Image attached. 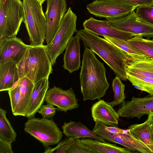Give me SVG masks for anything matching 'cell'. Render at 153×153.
Segmentation results:
<instances>
[{
    "instance_id": "27",
    "label": "cell",
    "mask_w": 153,
    "mask_h": 153,
    "mask_svg": "<svg viewBox=\"0 0 153 153\" xmlns=\"http://www.w3.org/2000/svg\"><path fill=\"white\" fill-rule=\"evenodd\" d=\"M112 86L114 99L113 101L108 103L114 107L121 104L124 101L126 98L124 92L125 85L122 82L121 79L116 76L113 80Z\"/></svg>"
},
{
    "instance_id": "22",
    "label": "cell",
    "mask_w": 153,
    "mask_h": 153,
    "mask_svg": "<svg viewBox=\"0 0 153 153\" xmlns=\"http://www.w3.org/2000/svg\"><path fill=\"white\" fill-rule=\"evenodd\" d=\"M149 115L146 120L140 124H132L128 127L130 133L135 138L144 143L153 153V133Z\"/></svg>"
},
{
    "instance_id": "31",
    "label": "cell",
    "mask_w": 153,
    "mask_h": 153,
    "mask_svg": "<svg viewBox=\"0 0 153 153\" xmlns=\"http://www.w3.org/2000/svg\"><path fill=\"white\" fill-rule=\"evenodd\" d=\"M8 91L10 100L12 112L14 115L20 100V94L19 86L16 83Z\"/></svg>"
},
{
    "instance_id": "17",
    "label": "cell",
    "mask_w": 153,
    "mask_h": 153,
    "mask_svg": "<svg viewBox=\"0 0 153 153\" xmlns=\"http://www.w3.org/2000/svg\"><path fill=\"white\" fill-rule=\"evenodd\" d=\"M49 83L48 78H46L35 84L27 110V117L29 118L34 117L43 105Z\"/></svg>"
},
{
    "instance_id": "23",
    "label": "cell",
    "mask_w": 153,
    "mask_h": 153,
    "mask_svg": "<svg viewBox=\"0 0 153 153\" xmlns=\"http://www.w3.org/2000/svg\"><path fill=\"white\" fill-rule=\"evenodd\" d=\"M80 142L93 153H131L127 148H123L107 142L89 138H81Z\"/></svg>"
},
{
    "instance_id": "20",
    "label": "cell",
    "mask_w": 153,
    "mask_h": 153,
    "mask_svg": "<svg viewBox=\"0 0 153 153\" xmlns=\"http://www.w3.org/2000/svg\"><path fill=\"white\" fill-rule=\"evenodd\" d=\"M62 128L63 133L66 137L92 138L103 142H107L80 121L77 122L71 120L68 123L65 122L62 126Z\"/></svg>"
},
{
    "instance_id": "30",
    "label": "cell",
    "mask_w": 153,
    "mask_h": 153,
    "mask_svg": "<svg viewBox=\"0 0 153 153\" xmlns=\"http://www.w3.org/2000/svg\"><path fill=\"white\" fill-rule=\"evenodd\" d=\"M136 13L142 20L153 25V5L138 6Z\"/></svg>"
},
{
    "instance_id": "2",
    "label": "cell",
    "mask_w": 153,
    "mask_h": 153,
    "mask_svg": "<svg viewBox=\"0 0 153 153\" xmlns=\"http://www.w3.org/2000/svg\"><path fill=\"white\" fill-rule=\"evenodd\" d=\"M85 47L99 56L122 80L127 79L125 63L129 56L105 38L85 29L76 32Z\"/></svg>"
},
{
    "instance_id": "10",
    "label": "cell",
    "mask_w": 153,
    "mask_h": 153,
    "mask_svg": "<svg viewBox=\"0 0 153 153\" xmlns=\"http://www.w3.org/2000/svg\"><path fill=\"white\" fill-rule=\"evenodd\" d=\"M45 40L47 44L53 39L67 11L66 0H46Z\"/></svg>"
},
{
    "instance_id": "28",
    "label": "cell",
    "mask_w": 153,
    "mask_h": 153,
    "mask_svg": "<svg viewBox=\"0 0 153 153\" xmlns=\"http://www.w3.org/2000/svg\"><path fill=\"white\" fill-rule=\"evenodd\" d=\"M104 37L108 41L126 52L129 56L140 57L146 56L132 45L127 43L126 40L106 36Z\"/></svg>"
},
{
    "instance_id": "7",
    "label": "cell",
    "mask_w": 153,
    "mask_h": 153,
    "mask_svg": "<svg viewBox=\"0 0 153 153\" xmlns=\"http://www.w3.org/2000/svg\"><path fill=\"white\" fill-rule=\"evenodd\" d=\"M77 18L76 14L69 7L53 39L46 45L48 54L53 65L56 63L57 57L65 50L74 33L77 31Z\"/></svg>"
},
{
    "instance_id": "11",
    "label": "cell",
    "mask_w": 153,
    "mask_h": 153,
    "mask_svg": "<svg viewBox=\"0 0 153 153\" xmlns=\"http://www.w3.org/2000/svg\"><path fill=\"white\" fill-rule=\"evenodd\" d=\"M121 104L117 112L122 117L139 119L144 115L153 113V95L149 94L142 97H133L131 100L124 101Z\"/></svg>"
},
{
    "instance_id": "32",
    "label": "cell",
    "mask_w": 153,
    "mask_h": 153,
    "mask_svg": "<svg viewBox=\"0 0 153 153\" xmlns=\"http://www.w3.org/2000/svg\"><path fill=\"white\" fill-rule=\"evenodd\" d=\"M49 104L42 105L38 111L43 117L50 119L53 117L56 114L57 108Z\"/></svg>"
},
{
    "instance_id": "37",
    "label": "cell",
    "mask_w": 153,
    "mask_h": 153,
    "mask_svg": "<svg viewBox=\"0 0 153 153\" xmlns=\"http://www.w3.org/2000/svg\"><path fill=\"white\" fill-rule=\"evenodd\" d=\"M151 126L152 129V132L153 133V125H151Z\"/></svg>"
},
{
    "instance_id": "4",
    "label": "cell",
    "mask_w": 153,
    "mask_h": 153,
    "mask_svg": "<svg viewBox=\"0 0 153 153\" xmlns=\"http://www.w3.org/2000/svg\"><path fill=\"white\" fill-rule=\"evenodd\" d=\"M25 24L31 44L43 45L45 40L46 20L42 4L38 0H23Z\"/></svg>"
},
{
    "instance_id": "18",
    "label": "cell",
    "mask_w": 153,
    "mask_h": 153,
    "mask_svg": "<svg viewBox=\"0 0 153 153\" xmlns=\"http://www.w3.org/2000/svg\"><path fill=\"white\" fill-rule=\"evenodd\" d=\"M126 72L134 73L153 79V59L129 56L125 63Z\"/></svg>"
},
{
    "instance_id": "33",
    "label": "cell",
    "mask_w": 153,
    "mask_h": 153,
    "mask_svg": "<svg viewBox=\"0 0 153 153\" xmlns=\"http://www.w3.org/2000/svg\"><path fill=\"white\" fill-rule=\"evenodd\" d=\"M12 143L0 138V153H13Z\"/></svg>"
},
{
    "instance_id": "3",
    "label": "cell",
    "mask_w": 153,
    "mask_h": 153,
    "mask_svg": "<svg viewBox=\"0 0 153 153\" xmlns=\"http://www.w3.org/2000/svg\"><path fill=\"white\" fill-rule=\"evenodd\" d=\"M53 65L46 45L30 44L28 45L24 55L17 64L19 79L26 77L35 84L49 77L52 73Z\"/></svg>"
},
{
    "instance_id": "13",
    "label": "cell",
    "mask_w": 153,
    "mask_h": 153,
    "mask_svg": "<svg viewBox=\"0 0 153 153\" xmlns=\"http://www.w3.org/2000/svg\"><path fill=\"white\" fill-rule=\"evenodd\" d=\"M27 46L16 37L0 38V65L11 60L17 64L24 55Z\"/></svg>"
},
{
    "instance_id": "1",
    "label": "cell",
    "mask_w": 153,
    "mask_h": 153,
    "mask_svg": "<svg viewBox=\"0 0 153 153\" xmlns=\"http://www.w3.org/2000/svg\"><path fill=\"white\" fill-rule=\"evenodd\" d=\"M106 72L103 63L98 59L95 53L85 47L79 76L83 101L100 100L106 94L110 85Z\"/></svg>"
},
{
    "instance_id": "26",
    "label": "cell",
    "mask_w": 153,
    "mask_h": 153,
    "mask_svg": "<svg viewBox=\"0 0 153 153\" xmlns=\"http://www.w3.org/2000/svg\"><path fill=\"white\" fill-rule=\"evenodd\" d=\"M7 111L0 108V138L11 142L16 141L17 134L6 117Z\"/></svg>"
},
{
    "instance_id": "21",
    "label": "cell",
    "mask_w": 153,
    "mask_h": 153,
    "mask_svg": "<svg viewBox=\"0 0 153 153\" xmlns=\"http://www.w3.org/2000/svg\"><path fill=\"white\" fill-rule=\"evenodd\" d=\"M17 84L19 87L20 97L13 115L26 117L28 104L35 84L26 77L19 79Z\"/></svg>"
},
{
    "instance_id": "35",
    "label": "cell",
    "mask_w": 153,
    "mask_h": 153,
    "mask_svg": "<svg viewBox=\"0 0 153 153\" xmlns=\"http://www.w3.org/2000/svg\"><path fill=\"white\" fill-rule=\"evenodd\" d=\"M150 117V122L151 125H153V113L149 114Z\"/></svg>"
},
{
    "instance_id": "29",
    "label": "cell",
    "mask_w": 153,
    "mask_h": 153,
    "mask_svg": "<svg viewBox=\"0 0 153 153\" xmlns=\"http://www.w3.org/2000/svg\"><path fill=\"white\" fill-rule=\"evenodd\" d=\"M76 137H67L54 148L48 146L46 147L45 153H67L71 144Z\"/></svg>"
},
{
    "instance_id": "6",
    "label": "cell",
    "mask_w": 153,
    "mask_h": 153,
    "mask_svg": "<svg viewBox=\"0 0 153 153\" xmlns=\"http://www.w3.org/2000/svg\"><path fill=\"white\" fill-rule=\"evenodd\" d=\"M24 130L45 148L58 144L63 136L62 132L52 118H29L25 123Z\"/></svg>"
},
{
    "instance_id": "25",
    "label": "cell",
    "mask_w": 153,
    "mask_h": 153,
    "mask_svg": "<svg viewBox=\"0 0 153 153\" xmlns=\"http://www.w3.org/2000/svg\"><path fill=\"white\" fill-rule=\"evenodd\" d=\"M126 41L146 56L153 59V40L135 36Z\"/></svg>"
},
{
    "instance_id": "12",
    "label": "cell",
    "mask_w": 153,
    "mask_h": 153,
    "mask_svg": "<svg viewBox=\"0 0 153 153\" xmlns=\"http://www.w3.org/2000/svg\"><path fill=\"white\" fill-rule=\"evenodd\" d=\"M47 104L57 107V110L66 112L79 106L78 100L72 87L64 90L54 86L48 90L45 98Z\"/></svg>"
},
{
    "instance_id": "24",
    "label": "cell",
    "mask_w": 153,
    "mask_h": 153,
    "mask_svg": "<svg viewBox=\"0 0 153 153\" xmlns=\"http://www.w3.org/2000/svg\"><path fill=\"white\" fill-rule=\"evenodd\" d=\"M126 74L127 79L135 88L153 95V79L134 73Z\"/></svg>"
},
{
    "instance_id": "14",
    "label": "cell",
    "mask_w": 153,
    "mask_h": 153,
    "mask_svg": "<svg viewBox=\"0 0 153 153\" xmlns=\"http://www.w3.org/2000/svg\"><path fill=\"white\" fill-rule=\"evenodd\" d=\"M84 28L98 35L126 40L135 35L116 29L107 20H97L91 17L83 22Z\"/></svg>"
},
{
    "instance_id": "36",
    "label": "cell",
    "mask_w": 153,
    "mask_h": 153,
    "mask_svg": "<svg viewBox=\"0 0 153 153\" xmlns=\"http://www.w3.org/2000/svg\"><path fill=\"white\" fill-rule=\"evenodd\" d=\"M42 4L46 0H38Z\"/></svg>"
},
{
    "instance_id": "34",
    "label": "cell",
    "mask_w": 153,
    "mask_h": 153,
    "mask_svg": "<svg viewBox=\"0 0 153 153\" xmlns=\"http://www.w3.org/2000/svg\"><path fill=\"white\" fill-rule=\"evenodd\" d=\"M137 6L153 5V0H123Z\"/></svg>"
},
{
    "instance_id": "8",
    "label": "cell",
    "mask_w": 153,
    "mask_h": 153,
    "mask_svg": "<svg viewBox=\"0 0 153 153\" xmlns=\"http://www.w3.org/2000/svg\"><path fill=\"white\" fill-rule=\"evenodd\" d=\"M137 7L123 0H96L86 8L92 15L107 20L125 16Z\"/></svg>"
},
{
    "instance_id": "15",
    "label": "cell",
    "mask_w": 153,
    "mask_h": 153,
    "mask_svg": "<svg viewBox=\"0 0 153 153\" xmlns=\"http://www.w3.org/2000/svg\"><path fill=\"white\" fill-rule=\"evenodd\" d=\"M113 107L108 102L100 99L93 104L91 108L94 121L100 122L107 126H117L120 116Z\"/></svg>"
},
{
    "instance_id": "5",
    "label": "cell",
    "mask_w": 153,
    "mask_h": 153,
    "mask_svg": "<svg viewBox=\"0 0 153 153\" xmlns=\"http://www.w3.org/2000/svg\"><path fill=\"white\" fill-rule=\"evenodd\" d=\"M21 0H0V38L16 37L23 21Z\"/></svg>"
},
{
    "instance_id": "9",
    "label": "cell",
    "mask_w": 153,
    "mask_h": 153,
    "mask_svg": "<svg viewBox=\"0 0 153 153\" xmlns=\"http://www.w3.org/2000/svg\"><path fill=\"white\" fill-rule=\"evenodd\" d=\"M107 21L113 27L120 30L149 39L153 37V25L140 18L134 10L125 16Z\"/></svg>"
},
{
    "instance_id": "16",
    "label": "cell",
    "mask_w": 153,
    "mask_h": 153,
    "mask_svg": "<svg viewBox=\"0 0 153 153\" xmlns=\"http://www.w3.org/2000/svg\"><path fill=\"white\" fill-rule=\"evenodd\" d=\"M76 34L68 42L64 55L63 68L71 73L80 67V39Z\"/></svg>"
},
{
    "instance_id": "19",
    "label": "cell",
    "mask_w": 153,
    "mask_h": 153,
    "mask_svg": "<svg viewBox=\"0 0 153 153\" xmlns=\"http://www.w3.org/2000/svg\"><path fill=\"white\" fill-rule=\"evenodd\" d=\"M19 80L17 64L10 60L0 65V91H8Z\"/></svg>"
}]
</instances>
